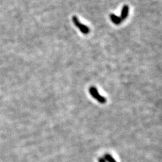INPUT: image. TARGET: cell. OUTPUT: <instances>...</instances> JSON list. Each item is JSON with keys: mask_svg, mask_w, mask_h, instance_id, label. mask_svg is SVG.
Instances as JSON below:
<instances>
[{"mask_svg": "<svg viewBox=\"0 0 162 162\" xmlns=\"http://www.w3.org/2000/svg\"><path fill=\"white\" fill-rule=\"evenodd\" d=\"M110 18L112 22L116 25H119L122 22V19H121V17H119L114 14H111L110 15Z\"/></svg>", "mask_w": 162, "mask_h": 162, "instance_id": "cell-4", "label": "cell"}, {"mask_svg": "<svg viewBox=\"0 0 162 162\" xmlns=\"http://www.w3.org/2000/svg\"><path fill=\"white\" fill-rule=\"evenodd\" d=\"M89 92L91 95V96L94 99H95L97 101H98L99 103L103 104L106 102V99H105V97L100 95L96 87L91 86V88H90Z\"/></svg>", "mask_w": 162, "mask_h": 162, "instance_id": "cell-1", "label": "cell"}, {"mask_svg": "<svg viewBox=\"0 0 162 162\" xmlns=\"http://www.w3.org/2000/svg\"><path fill=\"white\" fill-rule=\"evenodd\" d=\"M129 7L127 5H125L124 6H123L121 13V18L122 19V21L123 20H125L127 18L128 14H129Z\"/></svg>", "mask_w": 162, "mask_h": 162, "instance_id": "cell-3", "label": "cell"}, {"mask_svg": "<svg viewBox=\"0 0 162 162\" xmlns=\"http://www.w3.org/2000/svg\"><path fill=\"white\" fill-rule=\"evenodd\" d=\"M72 20H73V22L74 24L75 25L76 27H78V28L79 29V30L82 33L85 34H88L90 32V29L88 27L85 25L84 24H82L81 22H80L78 18L76 16H74L73 17Z\"/></svg>", "mask_w": 162, "mask_h": 162, "instance_id": "cell-2", "label": "cell"}, {"mask_svg": "<svg viewBox=\"0 0 162 162\" xmlns=\"http://www.w3.org/2000/svg\"><path fill=\"white\" fill-rule=\"evenodd\" d=\"M103 158L106 160V161L107 162H117L116 160L114 159V158L109 154H106L104 156Z\"/></svg>", "mask_w": 162, "mask_h": 162, "instance_id": "cell-5", "label": "cell"}, {"mask_svg": "<svg viewBox=\"0 0 162 162\" xmlns=\"http://www.w3.org/2000/svg\"><path fill=\"white\" fill-rule=\"evenodd\" d=\"M98 161L99 162H106L103 157H100V158H99Z\"/></svg>", "mask_w": 162, "mask_h": 162, "instance_id": "cell-6", "label": "cell"}]
</instances>
